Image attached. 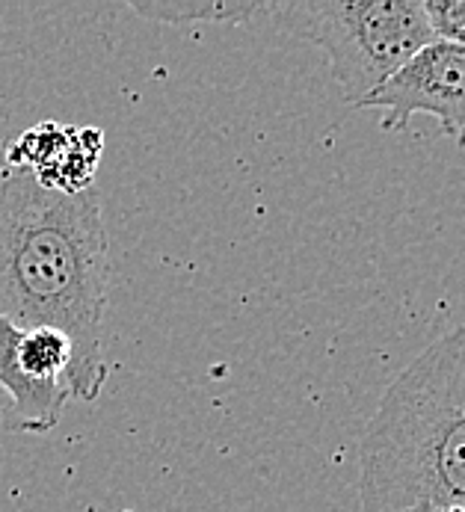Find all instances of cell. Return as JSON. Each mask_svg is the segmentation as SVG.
I'll return each mask as SVG.
<instances>
[{
  "label": "cell",
  "mask_w": 465,
  "mask_h": 512,
  "mask_svg": "<svg viewBox=\"0 0 465 512\" xmlns=\"http://www.w3.org/2000/svg\"><path fill=\"white\" fill-rule=\"evenodd\" d=\"M267 12L329 57L332 77L353 107L436 42L424 0H303L270 3Z\"/></svg>",
  "instance_id": "obj_3"
},
{
  "label": "cell",
  "mask_w": 465,
  "mask_h": 512,
  "mask_svg": "<svg viewBox=\"0 0 465 512\" xmlns=\"http://www.w3.org/2000/svg\"><path fill=\"white\" fill-rule=\"evenodd\" d=\"M15 356L27 376L39 379V382H63L66 385V373L72 367V341L51 326L21 329Z\"/></svg>",
  "instance_id": "obj_8"
},
{
  "label": "cell",
  "mask_w": 465,
  "mask_h": 512,
  "mask_svg": "<svg viewBox=\"0 0 465 512\" xmlns=\"http://www.w3.org/2000/svg\"><path fill=\"white\" fill-rule=\"evenodd\" d=\"M110 237L95 187L57 193L30 172L0 175V317L72 341L69 397L95 403L107 382L104 311Z\"/></svg>",
  "instance_id": "obj_1"
},
{
  "label": "cell",
  "mask_w": 465,
  "mask_h": 512,
  "mask_svg": "<svg viewBox=\"0 0 465 512\" xmlns=\"http://www.w3.org/2000/svg\"><path fill=\"white\" fill-rule=\"evenodd\" d=\"M6 412H9V400H6V394L0 391V427H3V421H6Z\"/></svg>",
  "instance_id": "obj_10"
},
{
  "label": "cell",
  "mask_w": 465,
  "mask_h": 512,
  "mask_svg": "<svg viewBox=\"0 0 465 512\" xmlns=\"http://www.w3.org/2000/svg\"><path fill=\"white\" fill-rule=\"evenodd\" d=\"M424 12L439 42L465 48V0H427Z\"/></svg>",
  "instance_id": "obj_9"
},
{
  "label": "cell",
  "mask_w": 465,
  "mask_h": 512,
  "mask_svg": "<svg viewBox=\"0 0 465 512\" xmlns=\"http://www.w3.org/2000/svg\"><path fill=\"white\" fill-rule=\"evenodd\" d=\"M18 332H21V326L0 317V391L9 400L3 427L15 430V433L42 436L60 424L63 409L72 397L63 382H39L21 370L18 356H15Z\"/></svg>",
  "instance_id": "obj_5"
},
{
  "label": "cell",
  "mask_w": 465,
  "mask_h": 512,
  "mask_svg": "<svg viewBox=\"0 0 465 512\" xmlns=\"http://www.w3.org/2000/svg\"><path fill=\"white\" fill-rule=\"evenodd\" d=\"M270 3L252 0H134L131 9L160 24H240L267 12Z\"/></svg>",
  "instance_id": "obj_6"
},
{
  "label": "cell",
  "mask_w": 465,
  "mask_h": 512,
  "mask_svg": "<svg viewBox=\"0 0 465 512\" xmlns=\"http://www.w3.org/2000/svg\"><path fill=\"white\" fill-rule=\"evenodd\" d=\"M104 151V134L98 128H75V137L69 148L60 154V160L42 175L36 178L42 187L57 190V193H83L89 187H95V166L98 157Z\"/></svg>",
  "instance_id": "obj_7"
},
{
  "label": "cell",
  "mask_w": 465,
  "mask_h": 512,
  "mask_svg": "<svg viewBox=\"0 0 465 512\" xmlns=\"http://www.w3.org/2000/svg\"><path fill=\"white\" fill-rule=\"evenodd\" d=\"M356 107L380 110L386 131H403L412 116L427 113L465 148V48L436 39Z\"/></svg>",
  "instance_id": "obj_4"
},
{
  "label": "cell",
  "mask_w": 465,
  "mask_h": 512,
  "mask_svg": "<svg viewBox=\"0 0 465 512\" xmlns=\"http://www.w3.org/2000/svg\"><path fill=\"white\" fill-rule=\"evenodd\" d=\"M362 512L465 510V326L421 350L359 441Z\"/></svg>",
  "instance_id": "obj_2"
}]
</instances>
